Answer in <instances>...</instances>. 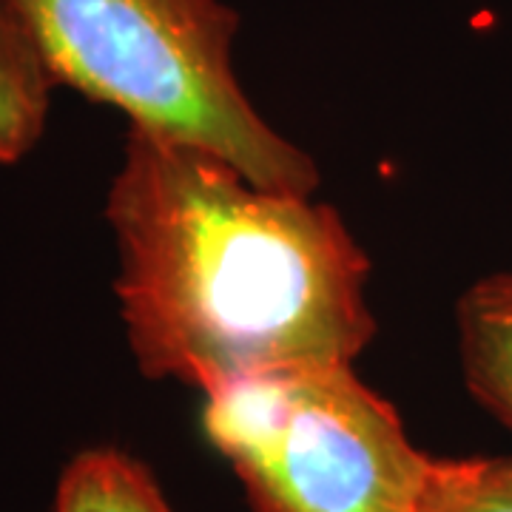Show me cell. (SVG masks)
<instances>
[{"label": "cell", "mask_w": 512, "mask_h": 512, "mask_svg": "<svg viewBox=\"0 0 512 512\" xmlns=\"http://www.w3.org/2000/svg\"><path fill=\"white\" fill-rule=\"evenodd\" d=\"M106 217L117 299L148 379L217 393L259 373L350 365L373 336L365 251L339 214L220 157L131 128Z\"/></svg>", "instance_id": "6da1fadb"}, {"label": "cell", "mask_w": 512, "mask_h": 512, "mask_svg": "<svg viewBox=\"0 0 512 512\" xmlns=\"http://www.w3.org/2000/svg\"><path fill=\"white\" fill-rule=\"evenodd\" d=\"M55 83L202 148L271 191L311 197V157L268 126L234 72L237 15L220 0H6Z\"/></svg>", "instance_id": "7a4b0ae2"}, {"label": "cell", "mask_w": 512, "mask_h": 512, "mask_svg": "<svg viewBox=\"0 0 512 512\" xmlns=\"http://www.w3.org/2000/svg\"><path fill=\"white\" fill-rule=\"evenodd\" d=\"M202 424L254 512H424L436 458L350 365L225 384L205 396Z\"/></svg>", "instance_id": "3957f363"}, {"label": "cell", "mask_w": 512, "mask_h": 512, "mask_svg": "<svg viewBox=\"0 0 512 512\" xmlns=\"http://www.w3.org/2000/svg\"><path fill=\"white\" fill-rule=\"evenodd\" d=\"M458 353L476 402L512 433V274L481 279L461 296Z\"/></svg>", "instance_id": "277c9868"}, {"label": "cell", "mask_w": 512, "mask_h": 512, "mask_svg": "<svg viewBox=\"0 0 512 512\" xmlns=\"http://www.w3.org/2000/svg\"><path fill=\"white\" fill-rule=\"evenodd\" d=\"M55 80L32 37L0 0V163H18L43 134Z\"/></svg>", "instance_id": "5b68a950"}, {"label": "cell", "mask_w": 512, "mask_h": 512, "mask_svg": "<svg viewBox=\"0 0 512 512\" xmlns=\"http://www.w3.org/2000/svg\"><path fill=\"white\" fill-rule=\"evenodd\" d=\"M55 512H174L146 464L114 447L83 450L66 464Z\"/></svg>", "instance_id": "8992f818"}, {"label": "cell", "mask_w": 512, "mask_h": 512, "mask_svg": "<svg viewBox=\"0 0 512 512\" xmlns=\"http://www.w3.org/2000/svg\"><path fill=\"white\" fill-rule=\"evenodd\" d=\"M424 512H512V456L436 458Z\"/></svg>", "instance_id": "52a82bcc"}]
</instances>
